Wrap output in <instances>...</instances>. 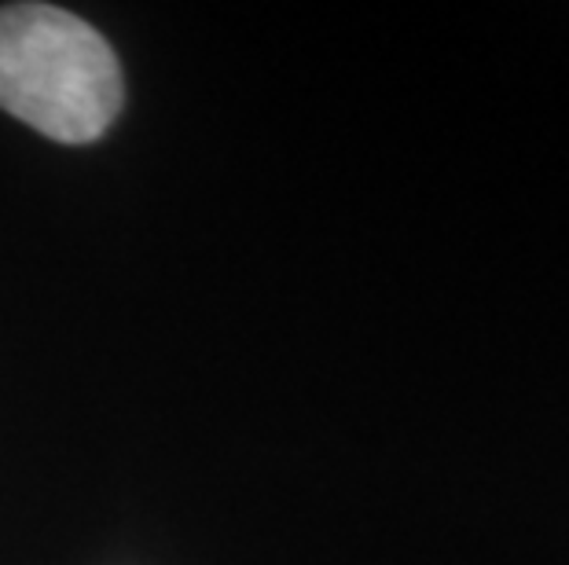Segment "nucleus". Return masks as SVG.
<instances>
[{
  "mask_svg": "<svg viewBox=\"0 0 569 565\" xmlns=\"http://www.w3.org/2000/svg\"><path fill=\"white\" fill-rule=\"evenodd\" d=\"M0 107L59 143L103 137L122 111V70L89 22L52 4L0 8Z\"/></svg>",
  "mask_w": 569,
  "mask_h": 565,
  "instance_id": "1",
  "label": "nucleus"
}]
</instances>
